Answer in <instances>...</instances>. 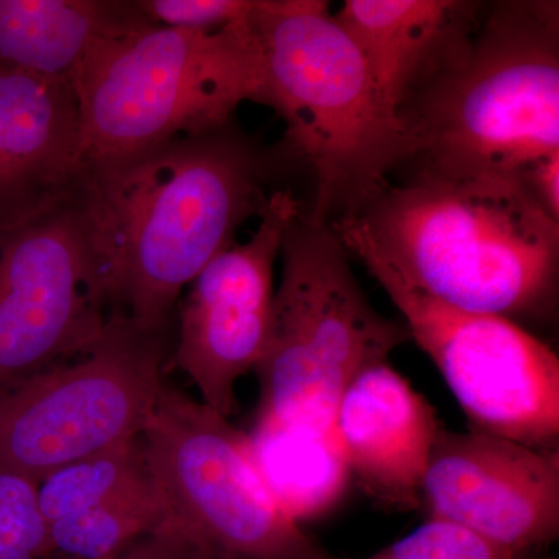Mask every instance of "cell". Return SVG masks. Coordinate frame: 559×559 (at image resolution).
Masks as SVG:
<instances>
[{"label":"cell","instance_id":"1","mask_svg":"<svg viewBox=\"0 0 559 559\" xmlns=\"http://www.w3.org/2000/svg\"><path fill=\"white\" fill-rule=\"evenodd\" d=\"M271 168L230 123L87 164L76 200L112 311L171 330L182 290L263 212Z\"/></svg>","mask_w":559,"mask_h":559},{"label":"cell","instance_id":"2","mask_svg":"<svg viewBox=\"0 0 559 559\" xmlns=\"http://www.w3.org/2000/svg\"><path fill=\"white\" fill-rule=\"evenodd\" d=\"M331 227L362 263L448 307L510 320L554 307L559 221L516 176L415 173Z\"/></svg>","mask_w":559,"mask_h":559},{"label":"cell","instance_id":"3","mask_svg":"<svg viewBox=\"0 0 559 559\" xmlns=\"http://www.w3.org/2000/svg\"><path fill=\"white\" fill-rule=\"evenodd\" d=\"M250 27L263 66L264 105L286 123V148L311 170L301 212L333 226L358 215L409 160L400 117L381 97L362 55L320 0H257Z\"/></svg>","mask_w":559,"mask_h":559},{"label":"cell","instance_id":"4","mask_svg":"<svg viewBox=\"0 0 559 559\" xmlns=\"http://www.w3.org/2000/svg\"><path fill=\"white\" fill-rule=\"evenodd\" d=\"M557 2H498L457 68L399 117L417 173L520 176L559 151Z\"/></svg>","mask_w":559,"mask_h":559},{"label":"cell","instance_id":"5","mask_svg":"<svg viewBox=\"0 0 559 559\" xmlns=\"http://www.w3.org/2000/svg\"><path fill=\"white\" fill-rule=\"evenodd\" d=\"M87 164L218 130L245 102L264 105L249 20L218 32L145 24L103 39L72 83Z\"/></svg>","mask_w":559,"mask_h":559},{"label":"cell","instance_id":"6","mask_svg":"<svg viewBox=\"0 0 559 559\" xmlns=\"http://www.w3.org/2000/svg\"><path fill=\"white\" fill-rule=\"evenodd\" d=\"M280 257L282 282L255 369V425L334 432L345 390L360 371L388 362L411 340L409 331L371 307L333 227L300 213L286 230Z\"/></svg>","mask_w":559,"mask_h":559},{"label":"cell","instance_id":"7","mask_svg":"<svg viewBox=\"0 0 559 559\" xmlns=\"http://www.w3.org/2000/svg\"><path fill=\"white\" fill-rule=\"evenodd\" d=\"M171 330L110 316L94 347L0 390V474L38 485L55 471L142 437L165 384Z\"/></svg>","mask_w":559,"mask_h":559},{"label":"cell","instance_id":"8","mask_svg":"<svg viewBox=\"0 0 559 559\" xmlns=\"http://www.w3.org/2000/svg\"><path fill=\"white\" fill-rule=\"evenodd\" d=\"M167 521L198 559H336L267 488L248 433L165 382L142 432Z\"/></svg>","mask_w":559,"mask_h":559},{"label":"cell","instance_id":"9","mask_svg":"<svg viewBox=\"0 0 559 559\" xmlns=\"http://www.w3.org/2000/svg\"><path fill=\"white\" fill-rule=\"evenodd\" d=\"M432 359L471 429L558 450L559 360L544 342L500 316L448 307L364 261Z\"/></svg>","mask_w":559,"mask_h":559},{"label":"cell","instance_id":"10","mask_svg":"<svg viewBox=\"0 0 559 559\" xmlns=\"http://www.w3.org/2000/svg\"><path fill=\"white\" fill-rule=\"evenodd\" d=\"M112 314L76 193L0 227V390L86 355Z\"/></svg>","mask_w":559,"mask_h":559},{"label":"cell","instance_id":"11","mask_svg":"<svg viewBox=\"0 0 559 559\" xmlns=\"http://www.w3.org/2000/svg\"><path fill=\"white\" fill-rule=\"evenodd\" d=\"M300 213L293 191L272 193L255 234L210 260L180 305L168 370L187 374L201 393V403L221 417L230 418L237 409L235 385L263 358L275 261L286 230Z\"/></svg>","mask_w":559,"mask_h":559},{"label":"cell","instance_id":"12","mask_svg":"<svg viewBox=\"0 0 559 559\" xmlns=\"http://www.w3.org/2000/svg\"><path fill=\"white\" fill-rule=\"evenodd\" d=\"M421 503L429 520L452 522L524 555L559 533V452L479 430L443 429L433 447Z\"/></svg>","mask_w":559,"mask_h":559},{"label":"cell","instance_id":"13","mask_svg":"<svg viewBox=\"0 0 559 559\" xmlns=\"http://www.w3.org/2000/svg\"><path fill=\"white\" fill-rule=\"evenodd\" d=\"M441 430L436 409L406 378L374 364L345 390L334 417L349 474L392 509L421 503L423 481Z\"/></svg>","mask_w":559,"mask_h":559},{"label":"cell","instance_id":"14","mask_svg":"<svg viewBox=\"0 0 559 559\" xmlns=\"http://www.w3.org/2000/svg\"><path fill=\"white\" fill-rule=\"evenodd\" d=\"M84 171L72 84L0 72V227L73 197Z\"/></svg>","mask_w":559,"mask_h":559},{"label":"cell","instance_id":"15","mask_svg":"<svg viewBox=\"0 0 559 559\" xmlns=\"http://www.w3.org/2000/svg\"><path fill=\"white\" fill-rule=\"evenodd\" d=\"M480 10V3L462 0H347L334 17L399 116L468 57L481 24Z\"/></svg>","mask_w":559,"mask_h":559},{"label":"cell","instance_id":"16","mask_svg":"<svg viewBox=\"0 0 559 559\" xmlns=\"http://www.w3.org/2000/svg\"><path fill=\"white\" fill-rule=\"evenodd\" d=\"M145 24L135 2L0 0V72L72 84L98 43Z\"/></svg>","mask_w":559,"mask_h":559},{"label":"cell","instance_id":"17","mask_svg":"<svg viewBox=\"0 0 559 559\" xmlns=\"http://www.w3.org/2000/svg\"><path fill=\"white\" fill-rule=\"evenodd\" d=\"M250 450L261 477L296 522L329 513L352 479L336 433L253 425Z\"/></svg>","mask_w":559,"mask_h":559},{"label":"cell","instance_id":"18","mask_svg":"<svg viewBox=\"0 0 559 559\" xmlns=\"http://www.w3.org/2000/svg\"><path fill=\"white\" fill-rule=\"evenodd\" d=\"M151 471V469H150ZM167 509L156 481L132 489L108 503L47 525L44 559H105L156 532Z\"/></svg>","mask_w":559,"mask_h":559},{"label":"cell","instance_id":"19","mask_svg":"<svg viewBox=\"0 0 559 559\" xmlns=\"http://www.w3.org/2000/svg\"><path fill=\"white\" fill-rule=\"evenodd\" d=\"M151 479L142 437L55 471L38 484L46 525L120 498Z\"/></svg>","mask_w":559,"mask_h":559},{"label":"cell","instance_id":"20","mask_svg":"<svg viewBox=\"0 0 559 559\" xmlns=\"http://www.w3.org/2000/svg\"><path fill=\"white\" fill-rule=\"evenodd\" d=\"M47 525L38 507V485L0 474V559H44Z\"/></svg>","mask_w":559,"mask_h":559},{"label":"cell","instance_id":"21","mask_svg":"<svg viewBox=\"0 0 559 559\" xmlns=\"http://www.w3.org/2000/svg\"><path fill=\"white\" fill-rule=\"evenodd\" d=\"M366 559H524L452 522L429 520Z\"/></svg>","mask_w":559,"mask_h":559},{"label":"cell","instance_id":"22","mask_svg":"<svg viewBox=\"0 0 559 559\" xmlns=\"http://www.w3.org/2000/svg\"><path fill=\"white\" fill-rule=\"evenodd\" d=\"M151 25L190 32H218L249 20L257 0H138Z\"/></svg>","mask_w":559,"mask_h":559},{"label":"cell","instance_id":"23","mask_svg":"<svg viewBox=\"0 0 559 559\" xmlns=\"http://www.w3.org/2000/svg\"><path fill=\"white\" fill-rule=\"evenodd\" d=\"M518 178L540 207L559 221V151L533 162Z\"/></svg>","mask_w":559,"mask_h":559},{"label":"cell","instance_id":"24","mask_svg":"<svg viewBox=\"0 0 559 559\" xmlns=\"http://www.w3.org/2000/svg\"><path fill=\"white\" fill-rule=\"evenodd\" d=\"M191 549L175 528L164 524L120 554L105 559H186ZM53 559V558H50Z\"/></svg>","mask_w":559,"mask_h":559},{"label":"cell","instance_id":"25","mask_svg":"<svg viewBox=\"0 0 559 559\" xmlns=\"http://www.w3.org/2000/svg\"><path fill=\"white\" fill-rule=\"evenodd\" d=\"M186 559H198V557H197V555H194V551L191 550L189 554V557H187Z\"/></svg>","mask_w":559,"mask_h":559}]
</instances>
